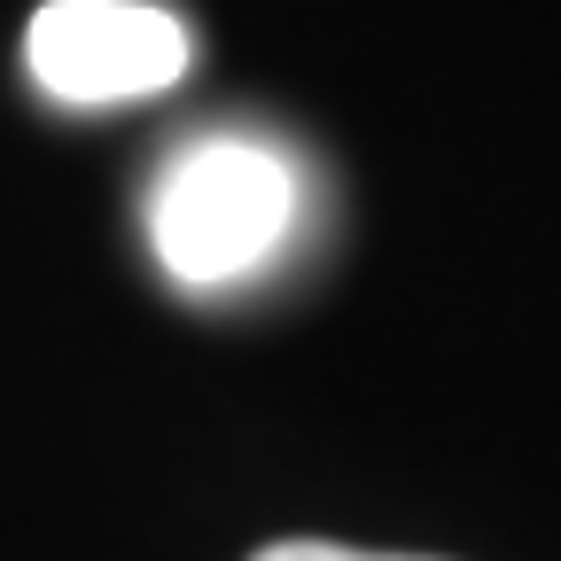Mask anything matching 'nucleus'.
<instances>
[{"label": "nucleus", "mask_w": 561, "mask_h": 561, "mask_svg": "<svg viewBox=\"0 0 561 561\" xmlns=\"http://www.w3.org/2000/svg\"><path fill=\"white\" fill-rule=\"evenodd\" d=\"M305 227V172L257 133H203L149 180V250L187 297L250 289Z\"/></svg>", "instance_id": "1"}, {"label": "nucleus", "mask_w": 561, "mask_h": 561, "mask_svg": "<svg viewBox=\"0 0 561 561\" xmlns=\"http://www.w3.org/2000/svg\"><path fill=\"white\" fill-rule=\"evenodd\" d=\"M187 24L157 0H47L24 24V70L62 110H125L187 79Z\"/></svg>", "instance_id": "2"}, {"label": "nucleus", "mask_w": 561, "mask_h": 561, "mask_svg": "<svg viewBox=\"0 0 561 561\" xmlns=\"http://www.w3.org/2000/svg\"><path fill=\"white\" fill-rule=\"evenodd\" d=\"M250 561H430V553H367V546H335V538H273Z\"/></svg>", "instance_id": "3"}]
</instances>
